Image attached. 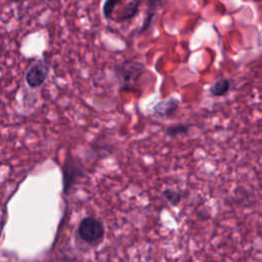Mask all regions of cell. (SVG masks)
<instances>
[{
	"label": "cell",
	"instance_id": "cell-9",
	"mask_svg": "<svg viewBox=\"0 0 262 262\" xmlns=\"http://www.w3.org/2000/svg\"><path fill=\"white\" fill-rule=\"evenodd\" d=\"M189 128H190V126L184 125V124L173 125V126H170L166 129V135H168L171 138H174L178 135L186 134L189 131Z\"/></svg>",
	"mask_w": 262,
	"mask_h": 262
},
{
	"label": "cell",
	"instance_id": "cell-2",
	"mask_svg": "<svg viewBox=\"0 0 262 262\" xmlns=\"http://www.w3.org/2000/svg\"><path fill=\"white\" fill-rule=\"evenodd\" d=\"M140 3L138 0H108L103 3L102 13L106 19L123 21L132 18L137 13Z\"/></svg>",
	"mask_w": 262,
	"mask_h": 262
},
{
	"label": "cell",
	"instance_id": "cell-4",
	"mask_svg": "<svg viewBox=\"0 0 262 262\" xmlns=\"http://www.w3.org/2000/svg\"><path fill=\"white\" fill-rule=\"evenodd\" d=\"M84 175L83 165L72 156L64 159L62 166V187L63 192L68 193L79 182Z\"/></svg>",
	"mask_w": 262,
	"mask_h": 262
},
{
	"label": "cell",
	"instance_id": "cell-10",
	"mask_svg": "<svg viewBox=\"0 0 262 262\" xmlns=\"http://www.w3.org/2000/svg\"><path fill=\"white\" fill-rule=\"evenodd\" d=\"M163 195L172 206H177L180 203L181 199H182V194L179 191L171 189V188H168V189L164 190Z\"/></svg>",
	"mask_w": 262,
	"mask_h": 262
},
{
	"label": "cell",
	"instance_id": "cell-11",
	"mask_svg": "<svg viewBox=\"0 0 262 262\" xmlns=\"http://www.w3.org/2000/svg\"><path fill=\"white\" fill-rule=\"evenodd\" d=\"M1 48H2V46H1V43H0V50H1Z\"/></svg>",
	"mask_w": 262,
	"mask_h": 262
},
{
	"label": "cell",
	"instance_id": "cell-5",
	"mask_svg": "<svg viewBox=\"0 0 262 262\" xmlns=\"http://www.w3.org/2000/svg\"><path fill=\"white\" fill-rule=\"evenodd\" d=\"M48 76V64L45 61H37L26 73V82L32 88L41 86Z\"/></svg>",
	"mask_w": 262,
	"mask_h": 262
},
{
	"label": "cell",
	"instance_id": "cell-12",
	"mask_svg": "<svg viewBox=\"0 0 262 262\" xmlns=\"http://www.w3.org/2000/svg\"><path fill=\"white\" fill-rule=\"evenodd\" d=\"M261 41H262V40H261Z\"/></svg>",
	"mask_w": 262,
	"mask_h": 262
},
{
	"label": "cell",
	"instance_id": "cell-6",
	"mask_svg": "<svg viewBox=\"0 0 262 262\" xmlns=\"http://www.w3.org/2000/svg\"><path fill=\"white\" fill-rule=\"evenodd\" d=\"M178 99L175 97H170L157 102L152 107V112L155 115L160 117H169L175 113V111L178 108Z\"/></svg>",
	"mask_w": 262,
	"mask_h": 262
},
{
	"label": "cell",
	"instance_id": "cell-3",
	"mask_svg": "<svg viewBox=\"0 0 262 262\" xmlns=\"http://www.w3.org/2000/svg\"><path fill=\"white\" fill-rule=\"evenodd\" d=\"M78 234L85 243L89 245H97L104 236V227L99 220L88 216L80 221Z\"/></svg>",
	"mask_w": 262,
	"mask_h": 262
},
{
	"label": "cell",
	"instance_id": "cell-1",
	"mask_svg": "<svg viewBox=\"0 0 262 262\" xmlns=\"http://www.w3.org/2000/svg\"><path fill=\"white\" fill-rule=\"evenodd\" d=\"M145 72V66L142 62L128 59L115 67V76L117 77L120 90L135 91L139 79Z\"/></svg>",
	"mask_w": 262,
	"mask_h": 262
},
{
	"label": "cell",
	"instance_id": "cell-7",
	"mask_svg": "<svg viewBox=\"0 0 262 262\" xmlns=\"http://www.w3.org/2000/svg\"><path fill=\"white\" fill-rule=\"evenodd\" d=\"M230 88V82L228 79L221 78L215 81L210 87V93L213 96H222L224 95Z\"/></svg>",
	"mask_w": 262,
	"mask_h": 262
},
{
	"label": "cell",
	"instance_id": "cell-8",
	"mask_svg": "<svg viewBox=\"0 0 262 262\" xmlns=\"http://www.w3.org/2000/svg\"><path fill=\"white\" fill-rule=\"evenodd\" d=\"M160 4H161V2H159V1H151V2H149V7H148V11H147L146 17L144 18L141 28L138 30V32H137L138 34L143 33L145 30H147L149 28V26L151 25V20H152V18L155 16V12H156V8H157L156 6L160 5Z\"/></svg>",
	"mask_w": 262,
	"mask_h": 262
}]
</instances>
